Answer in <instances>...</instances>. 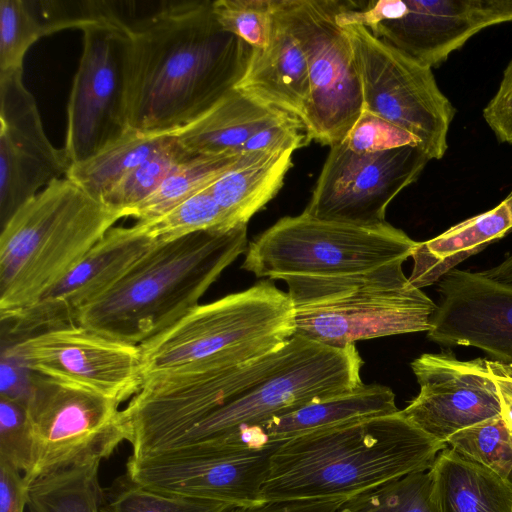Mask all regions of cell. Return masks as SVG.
<instances>
[{
    "mask_svg": "<svg viewBox=\"0 0 512 512\" xmlns=\"http://www.w3.org/2000/svg\"><path fill=\"white\" fill-rule=\"evenodd\" d=\"M128 128L172 133L236 88L253 48L223 30L210 0L164 1L126 22Z\"/></svg>",
    "mask_w": 512,
    "mask_h": 512,
    "instance_id": "cell-1",
    "label": "cell"
},
{
    "mask_svg": "<svg viewBox=\"0 0 512 512\" xmlns=\"http://www.w3.org/2000/svg\"><path fill=\"white\" fill-rule=\"evenodd\" d=\"M445 447L400 410L305 434L281 443L272 454L262 501L348 500L429 470Z\"/></svg>",
    "mask_w": 512,
    "mask_h": 512,
    "instance_id": "cell-2",
    "label": "cell"
},
{
    "mask_svg": "<svg viewBox=\"0 0 512 512\" xmlns=\"http://www.w3.org/2000/svg\"><path fill=\"white\" fill-rule=\"evenodd\" d=\"M248 244L246 225L156 243L75 324L140 345L196 307Z\"/></svg>",
    "mask_w": 512,
    "mask_h": 512,
    "instance_id": "cell-3",
    "label": "cell"
},
{
    "mask_svg": "<svg viewBox=\"0 0 512 512\" xmlns=\"http://www.w3.org/2000/svg\"><path fill=\"white\" fill-rule=\"evenodd\" d=\"M123 217L67 177L24 203L1 226V322L33 305Z\"/></svg>",
    "mask_w": 512,
    "mask_h": 512,
    "instance_id": "cell-4",
    "label": "cell"
},
{
    "mask_svg": "<svg viewBox=\"0 0 512 512\" xmlns=\"http://www.w3.org/2000/svg\"><path fill=\"white\" fill-rule=\"evenodd\" d=\"M294 334L295 309L288 292L262 280L198 304L140 344L144 378L251 362L279 350Z\"/></svg>",
    "mask_w": 512,
    "mask_h": 512,
    "instance_id": "cell-5",
    "label": "cell"
},
{
    "mask_svg": "<svg viewBox=\"0 0 512 512\" xmlns=\"http://www.w3.org/2000/svg\"><path fill=\"white\" fill-rule=\"evenodd\" d=\"M404 261L337 277H286L295 334L344 348L361 340L428 332L435 302L413 287Z\"/></svg>",
    "mask_w": 512,
    "mask_h": 512,
    "instance_id": "cell-6",
    "label": "cell"
},
{
    "mask_svg": "<svg viewBox=\"0 0 512 512\" xmlns=\"http://www.w3.org/2000/svg\"><path fill=\"white\" fill-rule=\"evenodd\" d=\"M354 344L335 348L294 334L278 364L149 456L211 444L363 384ZM148 457V456H146Z\"/></svg>",
    "mask_w": 512,
    "mask_h": 512,
    "instance_id": "cell-7",
    "label": "cell"
},
{
    "mask_svg": "<svg viewBox=\"0 0 512 512\" xmlns=\"http://www.w3.org/2000/svg\"><path fill=\"white\" fill-rule=\"evenodd\" d=\"M417 243L388 222L360 226L302 212L279 219L256 236L241 267L270 280L355 275L405 262Z\"/></svg>",
    "mask_w": 512,
    "mask_h": 512,
    "instance_id": "cell-8",
    "label": "cell"
},
{
    "mask_svg": "<svg viewBox=\"0 0 512 512\" xmlns=\"http://www.w3.org/2000/svg\"><path fill=\"white\" fill-rule=\"evenodd\" d=\"M83 50L67 104L64 151L74 165L95 155L128 128L126 22L106 2L90 1Z\"/></svg>",
    "mask_w": 512,
    "mask_h": 512,
    "instance_id": "cell-9",
    "label": "cell"
},
{
    "mask_svg": "<svg viewBox=\"0 0 512 512\" xmlns=\"http://www.w3.org/2000/svg\"><path fill=\"white\" fill-rule=\"evenodd\" d=\"M119 403L108 397L32 372L25 403L33 440L29 486L61 469L109 458L128 432Z\"/></svg>",
    "mask_w": 512,
    "mask_h": 512,
    "instance_id": "cell-10",
    "label": "cell"
},
{
    "mask_svg": "<svg viewBox=\"0 0 512 512\" xmlns=\"http://www.w3.org/2000/svg\"><path fill=\"white\" fill-rule=\"evenodd\" d=\"M361 81L363 110L412 134L429 160H440L456 114L432 68L376 38L366 27H343Z\"/></svg>",
    "mask_w": 512,
    "mask_h": 512,
    "instance_id": "cell-11",
    "label": "cell"
},
{
    "mask_svg": "<svg viewBox=\"0 0 512 512\" xmlns=\"http://www.w3.org/2000/svg\"><path fill=\"white\" fill-rule=\"evenodd\" d=\"M305 54L310 98L304 124L311 140L344 141L363 110L361 81L350 40L336 17L355 8L352 0H283Z\"/></svg>",
    "mask_w": 512,
    "mask_h": 512,
    "instance_id": "cell-12",
    "label": "cell"
},
{
    "mask_svg": "<svg viewBox=\"0 0 512 512\" xmlns=\"http://www.w3.org/2000/svg\"><path fill=\"white\" fill-rule=\"evenodd\" d=\"M281 443L229 442L198 445L130 458L125 476L155 492L222 501L234 507L259 504L271 457Z\"/></svg>",
    "mask_w": 512,
    "mask_h": 512,
    "instance_id": "cell-13",
    "label": "cell"
},
{
    "mask_svg": "<svg viewBox=\"0 0 512 512\" xmlns=\"http://www.w3.org/2000/svg\"><path fill=\"white\" fill-rule=\"evenodd\" d=\"M429 161L417 146L357 153L338 143L330 147L303 212L320 220L382 224L390 202L419 178Z\"/></svg>",
    "mask_w": 512,
    "mask_h": 512,
    "instance_id": "cell-14",
    "label": "cell"
},
{
    "mask_svg": "<svg viewBox=\"0 0 512 512\" xmlns=\"http://www.w3.org/2000/svg\"><path fill=\"white\" fill-rule=\"evenodd\" d=\"M3 351L34 373L93 391L119 404L130 400L144 381L139 345L78 324L30 335Z\"/></svg>",
    "mask_w": 512,
    "mask_h": 512,
    "instance_id": "cell-15",
    "label": "cell"
},
{
    "mask_svg": "<svg viewBox=\"0 0 512 512\" xmlns=\"http://www.w3.org/2000/svg\"><path fill=\"white\" fill-rule=\"evenodd\" d=\"M420 391L401 414L443 442L453 434L501 416V400L487 359L462 361L448 351L424 353L411 362Z\"/></svg>",
    "mask_w": 512,
    "mask_h": 512,
    "instance_id": "cell-16",
    "label": "cell"
},
{
    "mask_svg": "<svg viewBox=\"0 0 512 512\" xmlns=\"http://www.w3.org/2000/svg\"><path fill=\"white\" fill-rule=\"evenodd\" d=\"M64 149L47 138L23 70L0 73V222L55 179L66 177Z\"/></svg>",
    "mask_w": 512,
    "mask_h": 512,
    "instance_id": "cell-17",
    "label": "cell"
},
{
    "mask_svg": "<svg viewBox=\"0 0 512 512\" xmlns=\"http://www.w3.org/2000/svg\"><path fill=\"white\" fill-rule=\"evenodd\" d=\"M505 22H512V0H389L386 20L368 30L433 69L478 32Z\"/></svg>",
    "mask_w": 512,
    "mask_h": 512,
    "instance_id": "cell-18",
    "label": "cell"
},
{
    "mask_svg": "<svg viewBox=\"0 0 512 512\" xmlns=\"http://www.w3.org/2000/svg\"><path fill=\"white\" fill-rule=\"evenodd\" d=\"M154 244L138 225L113 227L64 278L7 322L13 341L75 324L78 314L105 294Z\"/></svg>",
    "mask_w": 512,
    "mask_h": 512,
    "instance_id": "cell-19",
    "label": "cell"
},
{
    "mask_svg": "<svg viewBox=\"0 0 512 512\" xmlns=\"http://www.w3.org/2000/svg\"><path fill=\"white\" fill-rule=\"evenodd\" d=\"M441 303L427 338L445 346H472L512 364V286L481 272L453 269L437 282Z\"/></svg>",
    "mask_w": 512,
    "mask_h": 512,
    "instance_id": "cell-20",
    "label": "cell"
},
{
    "mask_svg": "<svg viewBox=\"0 0 512 512\" xmlns=\"http://www.w3.org/2000/svg\"><path fill=\"white\" fill-rule=\"evenodd\" d=\"M235 89L304 122L310 98L308 65L283 0H274L268 45L253 49L247 70Z\"/></svg>",
    "mask_w": 512,
    "mask_h": 512,
    "instance_id": "cell-21",
    "label": "cell"
},
{
    "mask_svg": "<svg viewBox=\"0 0 512 512\" xmlns=\"http://www.w3.org/2000/svg\"><path fill=\"white\" fill-rule=\"evenodd\" d=\"M398 411L395 394L389 387L363 383L352 391L313 401L220 441L254 445L283 443L312 432Z\"/></svg>",
    "mask_w": 512,
    "mask_h": 512,
    "instance_id": "cell-22",
    "label": "cell"
},
{
    "mask_svg": "<svg viewBox=\"0 0 512 512\" xmlns=\"http://www.w3.org/2000/svg\"><path fill=\"white\" fill-rule=\"evenodd\" d=\"M512 232V190L495 207L418 242L408 280L418 289L437 283L469 257Z\"/></svg>",
    "mask_w": 512,
    "mask_h": 512,
    "instance_id": "cell-23",
    "label": "cell"
},
{
    "mask_svg": "<svg viewBox=\"0 0 512 512\" xmlns=\"http://www.w3.org/2000/svg\"><path fill=\"white\" fill-rule=\"evenodd\" d=\"M283 113L234 89L203 115L172 134L191 156L242 154L245 143Z\"/></svg>",
    "mask_w": 512,
    "mask_h": 512,
    "instance_id": "cell-24",
    "label": "cell"
},
{
    "mask_svg": "<svg viewBox=\"0 0 512 512\" xmlns=\"http://www.w3.org/2000/svg\"><path fill=\"white\" fill-rule=\"evenodd\" d=\"M296 149L243 153L239 162L209 190L223 213L225 226H247L248 221L282 188Z\"/></svg>",
    "mask_w": 512,
    "mask_h": 512,
    "instance_id": "cell-25",
    "label": "cell"
},
{
    "mask_svg": "<svg viewBox=\"0 0 512 512\" xmlns=\"http://www.w3.org/2000/svg\"><path fill=\"white\" fill-rule=\"evenodd\" d=\"M428 471L440 512H512V488L450 447L439 452Z\"/></svg>",
    "mask_w": 512,
    "mask_h": 512,
    "instance_id": "cell-26",
    "label": "cell"
},
{
    "mask_svg": "<svg viewBox=\"0 0 512 512\" xmlns=\"http://www.w3.org/2000/svg\"><path fill=\"white\" fill-rule=\"evenodd\" d=\"M172 138V133H144L129 128L95 155L71 165L66 177L101 200V196L123 175L164 147Z\"/></svg>",
    "mask_w": 512,
    "mask_h": 512,
    "instance_id": "cell-27",
    "label": "cell"
},
{
    "mask_svg": "<svg viewBox=\"0 0 512 512\" xmlns=\"http://www.w3.org/2000/svg\"><path fill=\"white\" fill-rule=\"evenodd\" d=\"M100 463L94 460L36 479L28 486V512H101L105 492Z\"/></svg>",
    "mask_w": 512,
    "mask_h": 512,
    "instance_id": "cell-28",
    "label": "cell"
},
{
    "mask_svg": "<svg viewBox=\"0 0 512 512\" xmlns=\"http://www.w3.org/2000/svg\"><path fill=\"white\" fill-rule=\"evenodd\" d=\"M242 154L194 156L182 162L148 198L127 212L137 222L149 221L211 186L241 159Z\"/></svg>",
    "mask_w": 512,
    "mask_h": 512,
    "instance_id": "cell-29",
    "label": "cell"
},
{
    "mask_svg": "<svg viewBox=\"0 0 512 512\" xmlns=\"http://www.w3.org/2000/svg\"><path fill=\"white\" fill-rule=\"evenodd\" d=\"M191 157L194 156L187 153L173 135L169 143L123 175L101 196V201L126 217L130 209L153 194L182 162Z\"/></svg>",
    "mask_w": 512,
    "mask_h": 512,
    "instance_id": "cell-30",
    "label": "cell"
},
{
    "mask_svg": "<svg viewBox=\"0 0 512 512\" xmlns=\"http://www.w3.org/2000/svg\"><path fill=\"white\" fill-rule=\"evenodd\" d=\"M446 445L486 467L512 488V430L502 415L453 434Z\"/></svg>",
    "mask_w": 512,
    "mask_h": 512,
    "instance_id": "cell-31",
    "label": "cell"
},
{
    "mask_svg": "<svg viewBox=\"0 0 512 512\" xmlns=\"http://www.w3.org/2000/svg\"><path fill=\"white\" fill-rule=\"evenodd\" d=\"M337 512H440L429 471L414 472L346 500Z\"/></svg>",
    "mask_w": 512,
    "mask_h": 512,
    "instance_id": "cell-32",
    "label": "cell"
},
{
    "mask_svg": "<svg viewBox=\"0 0 512 512\" xmlns=\"http://www.w3.org/2000/svg\"><path fill=\"white\" fill-rule=\"evenodd\" d=\"M209 187L163 215L135 224L155 243L174 241L201 231L230 230Z\"/></svg>",
    "mask_w": 512,
    "mask_h": 512,
    "instance_id": "cell-33",
    "label": "cell"
},
{
    "mask_svg": "<svg viewBox=\"0 0 512 512\" xmlns=\"http://www.w3.org/2000/svg\"><path fill=\"white\" fill-rule=\"evenodd\" d=\"M232 508L222 501L155 492L124 476L104 493L101 512H229Z\"/></svg>",
    "mask_w": 512,
    "mask_h": 512,
    "instance_id": "cell-34",
    "label": "cell"
},
{
    "mask_svg": "<svg viewBox=\"0 0 512 512\" xmlns=\"http://www.w3.org/2000/svg\"><path fill=\"white\" fill-rule=\"evenodd\" d=\"M47 35L32 2L0 0V73L23 70L29 48Z\"/></svg>",
    "mask_w": 512,
    "mask_h": 512,
    "instance_id": "cell-35",
    "label": "cell"
},
{
    "mask_svg": "<svg viewBox=\"0 0 512 512\" xmlns=\"http://www.w3.org/2000/svg\"><path fill=\"white\" fill-rule=\"evenodd\" d=\"M212 11L221 28L253 49L265 48L270 40L274 0H216Z\"/></svg>",
    "mask_w": 512,
    "mask_h": 512,
    "instance_id": "cell-36",
    "label": "cell"
},
{
    "mask_svg": "<svg viewBox=\"0 0 512 512\" xmlns=\"http://www.w3.org/2000/svg\"><path fill=\"white\" fill-rule=\"evenodd\" d=\"M0 462L28 473L33 463V440L25 404L0 398Z\"/></svg>",
    "mask_w": 512,
    "mask_h": 512,
    "instance_id": "cell-37",
    "label": "cell"
},
{
    "mask_svg": "<svg viewBox=\"0 0 512 512\" xmlns=\"http://www.w3.org/2000/svg\"><path fill=\"white\" fill-rule=\"evenodd\" d=\"M343 142L357 153H374L403 146L419 147V141L412 134L366 110H362Z\"/></svg>",
    "mask_w": 512,
    "mask_h": 512,
    "instance_id": "cell-38",
    "label": "cell"
},
{
    "mask_svg": "<svg viewBox=\"0 0 512 512\" xmlns=\"http://www.w3.org/2000/svg\"><path fill=\"white\" fill-rule=\"evenodd\" d=\"M483 118L499 142L512 144V59L498 90L483 109Z\"/></svg>",
    "mask_w": 512,
    "mask_h": 512,
    "instance_id": "cell-39",
    "label": "cell"
},
{
    "mask_svg": "<svg viewBox=\"0 0 512 512\" xmlns=\"http://www.w3.org/2000/svg\"><path fill=\"white\" fill-rule=\"evenodd\" d=\"M32 371L2 350L0 363V398L25 404L29 395Z\"/></svg>",
    "mask_w": 512,
    "mask_h": 512,
    "instance_id": "cell-40",
    "label": "cell"
},
{
    "mask_svg": "<svg viewBox=\"0 0 512 512\" xmlns=\"http://www.w3.org/2000/svg\"><path fill=\"white\" fill-rule=\"evenodd\" d=\"M345 501L341 498L271 501L234 507L229 512H337Z\"/></svg>",
    "mask_w": 512,
    "mask_h": 512,
    "instance_id": "cell-41",
    "label": "cell"
},
{
    "mask_svg": "<svg viewBox=\"0 0 512 512\" xmlns=\"http://www.w3.org/2000/svg\"><path fill=\"white\" fill-rule=\"evenodd\" d=\"M28 485L21 471L0 462V512H24Z\"/></svg>",
    "mask_w": 512,
    "mask_h": 512,
    "instance_id": "cell-42",
    "label": "cell"
},
{
    "mask_svg": "<svg viewBox=\"0 0 512 512\" xmlns=\"http://www.w3.org/2000/svg\"><path fill=\"white\" fill-rule=\"evenodd\" d=\"M494 378L499 390L502 417L506 420L512 430V381L502 378Z\"/></svg>",
    "mask_w": 512,
    "mask_h": 512,
    "instance_id": "cell-43",
    "label": "cell"
},
{
    "mask_svg": "<svg viewBox=\"0 0 512 512\" xmlns=\"http://www.w3.org/2000/svg\"><path fill=\"white\" fill-rule=\"evenodd\" d=\"M482 274L491 279L512 286V254L504 259L500 264L483 270Z\"/></svg>",
    "mask_w": 512,
    "mask_h": 512,
    "instance_id": "cell-44",
    "label": "cell"
},
{
    "mask_svg": "<svg viewBox=\"0 0 512 512\" xmlns=\"http://www.w3.org/2000/svg\"><path fill=\"white\" fill-rule=\"evenodd\" d=\"M487 366L493 377L512 381V364L487 359Z\"/></svg>",
    "mask_w": 512,
    "mask_h": 512,
    "instance_id": "cell-45",
    "label": "cell"
},
{
    "mask_svg": "<svg viewBox=\"0 0 512 512\" xmlns=\"http://www.w3.org/2000/svg\"><path fill=\"white\" fill-rule=\"evenodd\" d=\"M511 381V380H510Z\"/></svg>",
    "mask_w": 512,
    "mask_h": 512,
    "instance_id": "cell-46",
    "label": "cell"
}]
</instances>
